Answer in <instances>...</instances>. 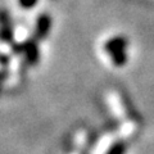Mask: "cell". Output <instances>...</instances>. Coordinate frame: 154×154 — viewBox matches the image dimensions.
<instances>
[{"label": "cell", "instance_id": "1", "mask_svg": "<svg viewBox=\"0 0 154 154\" xmlns=\"http://www.w3.org/2000/svg\"><path fill=\"white\" fill-rule=\"evenodd\" d=\"M105 51L109 54L112 63L116 67H123L127 62V38L123 36H114L105 42Z\"/></svg>", "mask_w": 154, "mask_h": 154}, {"label": "cell", "instance_id": "2", "mask_svg": "<svg viewBox=\"0 0 154 154\" xmlns=\"http://www.w3.org/2000/svg\"><path fill=\"white\" fill-rule=\"evenodd\" d=\"M51 28V18L48 14H41L37 18L36 22V28H35V37L37 40H42L48 36Z\"/></svg>", "mask_w": 154, "mask_h": 154}, {"label": "cell", "instance_id": "3", "mask_svg": "<svg viewBox=\"0 0 154 154\" xmlns=\"http://www.w3.org/2000/svg\"><path fill=\"white\" fill-rule=\"evenodd\" d=\"M19 50H22L23 53H25V55L27 58V62L33 66L38 62L40 53H38V48H37L35 41H31V40L26 41L25 44H22L21 46H19Z\"/></svg>", "mask_w": 154, "mask_h": 154}, {"label": "cell", "instance_id": "4", "mask_svg": "<svg viewBox=\"0 0 154 154\" xmlns=\"http://www.w3.org/2000/svg\"><path fill=\"white\" fill-rule=\"evenodd\" d=\"M0 35L5 41H12L13 38L12 23L5 12H0Z\"/></svg>", "mask_w": 154, "mask_h": 154}, {"label": "cell", "instance_id": "5", "mask_svg": "<svg viewBox=\"0 0 154 154\" xmlns=\"http://www.w3.org/2000/svg\"><path fill=\"white\" fill-rule=\"evenodd\" d=\"M125 152H126L125 143H116L113 146H110L107 154H125Z\"/></svg>", "mask_w": 154, "mask_h": 154}, {"label": "cell", "instance_id": "6", "mask_svg": "<svg viewBox=\"0 0 154 154\" xmlns=\"http://www.w3.org/2000/svg\"><path fill=\"white\" fill-rule=\"evenodd\" d=\"M37 2L38 0H18V4L25 9H30V8L35 7L37 4Z\"/></svg>", "mask_w": 154, "mask_h": 154}]
</instances>
